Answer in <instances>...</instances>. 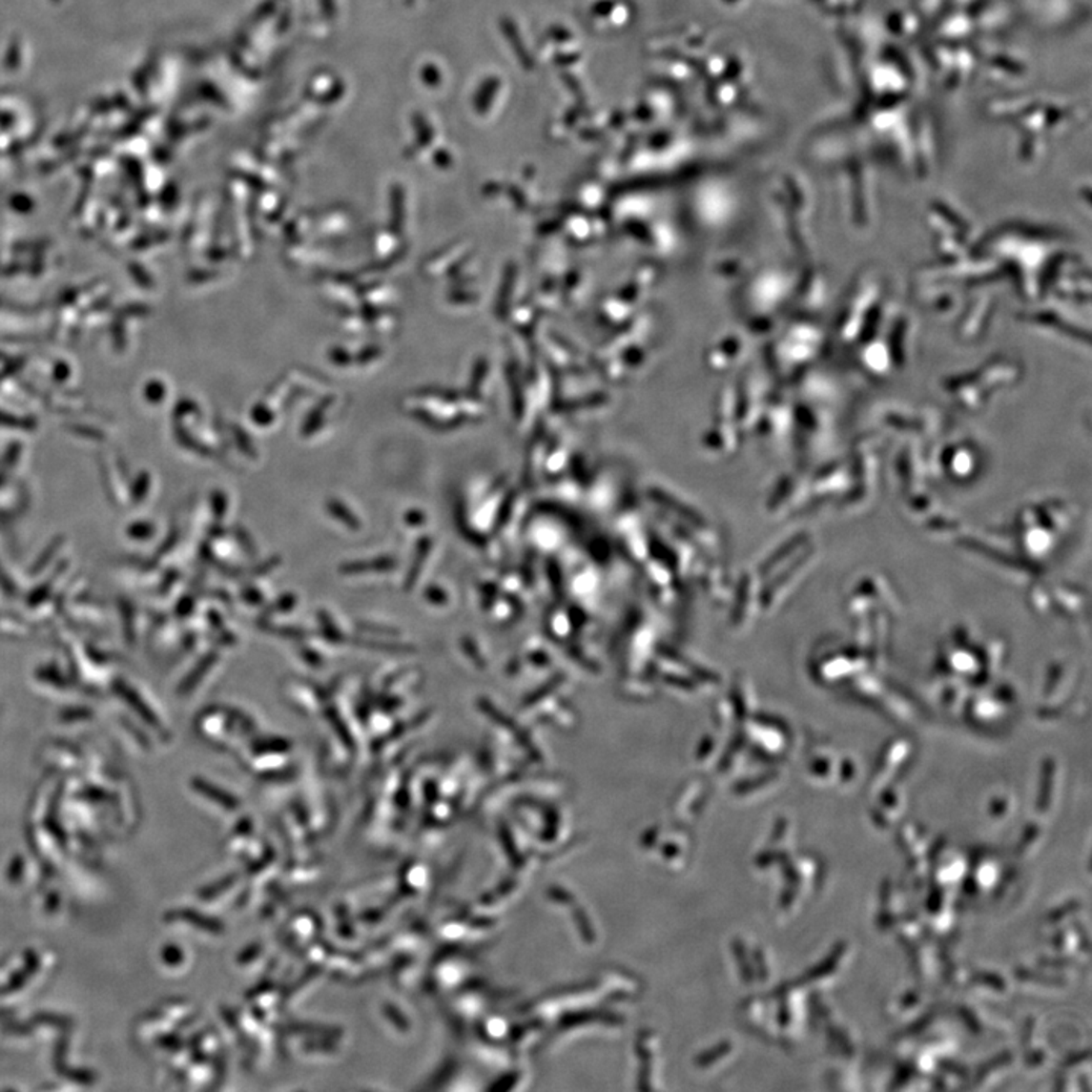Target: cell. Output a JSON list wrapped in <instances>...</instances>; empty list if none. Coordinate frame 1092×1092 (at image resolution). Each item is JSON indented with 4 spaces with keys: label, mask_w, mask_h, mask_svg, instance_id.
Wrapping results in <instances>:
<instances>
[{
    "label": "cell",
    "mask_w": 1092,
    "mask_h": 1092,
    "mask_svg": "<svg viewBox=\"0 0 1092 1092\" xmlns=\"http://www.w3.org/2000/svg\"><path fill=\"white\" fill-rule=\"evenodd\" d=\"M22 857H15V859L12 860L11 867H10V870H8V877H10V880L17 881L20 877H22Z\"/></svg>",
    "instance_id": "obj_1"
}]
</instances>
